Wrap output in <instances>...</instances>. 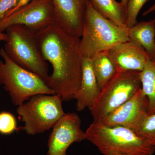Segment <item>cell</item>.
Instances as JSON below:
<instances>
[{
  "instance_id": "obj_1",
  "label": "cell",
  "mask_w": 155,
  "mask_h": 155,
  "mask_svg": "<svg viewBox=\"0 0 155 155\" xmlns=\"http://www.w3.org/2000/svg\"><path fill=\"white\" fill-rule=\"evenodd\" d=\"M35 35L42 55L53 68L47 84L63 101L72 99L81 81V38L67 33L56 21Z\"/></svg>"
},
{
  "instance_id": "obj_2",
  "label": "cell",
  "mask_w": 155,
  "mask_h": 155,
  "mask_svg": "<svg viewBox=\"0 0 155 155\" xmlns=\"http://www.w3.org/2000/svg\"><path fill=\"white\" fill-rule=\"evenodd\" d=\"M128 31L127 27L119 26L102 15L90 2L81 38V55L91 59L98 53L130 40Z\"/></svg>"
},
{
  "instance_id": "obj_3",
  "label": "cell",
  "mask_w": 155,
  "mask_h": 155,
  "mask_svg": "<svg viewBox=\"0 0 155 155\" xmlns=\"http://www.w3.org/2000/svg\"><path fill=\"white\" fill-rule=\"evenodd\" d=\"M86 140L104 155L118 153L125 155H153L155 148L135 131L121 126H110L93 122Z\"/></svg>"
},
{
  "instance_id": "obj_4",
  "label": "cell",
  "mask_w": 155,
  "mask_h": 155,
  "mask_svg": "<svg viewBox=\"0 0 155 155\" xmlns=\"http://www.w3.org/2000/svg\"><path fill=\"white\" fill-rule=\"evenodd\" d=\"M7 39L4 49L11 61L33 72L46 83L49 75L46 61L42 55L36 32L24 25H14L5 29Z\"/></svg>"
},
{
  "instance_id": "obj_5",
  "label": "cell",
  "mask_w": 155,
  "mask_h": 155,
  "mask_svg": "<svg viewBox=\"0 0 155 155\" xmlns=\"http://www.w3.org/2000/svg\"><path fill=\"white\" fill-rule=\"evenodd\" d=\"M0 84L8 93L14 105L19 106L38 94H55L44 80L36 74L11 61L4 48L0 49Z\"/></svg>"
},
{
  "instance_id": "obj_6",
  "label": "cell",
  "mask_w": 155,
  "mask_h": 155,
  "mask_svg": "<svg viewBox=\"0 0 155 155\" xmlns=\"http://www.w3.org/2000/svg\"><path fill=\"white\" fill-rule=\"evenodd\" d=\"M63 100L58 94H38L18 106L17 113L24 126L18 128L29 135L43 133L52 128L65 113Z\"/></svg>"
},
{
  "instance_id": "obj_7",
  "label": "cell",
  "mask_w": 155,
  "mask_h": 155,
  "mask_svg": "<svg viewBox=\"0 0 155 155\" xmlns=\"http://www.w3.org/2000/svg\"><path fill=\"white\" fill-rule=\"evenodd\" d=\"M140 72H117L114 78L102 90L96 101L89 110L93 122H101L141 89Z\"/></svg>"
},
{
  "instance_id": "obj_8",
  "label": "cell",
  "mask_w": 155,
  "mask_h": 155,
  "mask_svg": "<svg viewBox=\"0 0 155 155\" xmlns=\"http://www.w3.org/2000/svg\"><path fill=\"white\" fill-rule=\"evenodd\" d=\"M55 21L52 0H31L0 21V32L11 25H21L36 32Z\"/></svg>"
},
{
  "instance_id": "obj_9",
  "label": "cell",
  "mask_w": 155,
  "mask_h": 155,
  "mask_svg": "<svg viewBox=\"0 0 155 155\" xmlns=\"http://www.w3.org/2000/svg\"><path fill=\"white\" fill-rule=\"evenodd\" d=\"M81 120L75 113L65 114L52 127L48 143L49 155H67L72 143L86 140V134L81 128Z\"/></svg>"
},
{
  "instance_id": "obj_10",
  "label": "cell",
  "mask_w": 155,
  "mask_h": 155,
  "mask_svg": "<svg viewBox=\"0 0 155 155\" xmlns=\"http://www.w3.org/2000/svg\"><path fill=\"white\" fill-rule=\"evenodd\" d=\"M148 100L140 89L99 122L107 126H123L136 131L148 115Z\"/></svg>"
},
{
  "instance_id": "obj_11",
  "label": "cell",
  "mask_w": 155,
  "mask_h": 155,
  "mask_svg": "<svg viewBox=\"0 0 155 155\" xmlns=\"http://www.w3.org/2000/svg\"><path fill=\"white\" fill-rule=\"evenodd\" d=\"M55 19L64 31L81 37L87 4L90 0H52Z\"/></svg>"
},
{
  "instance_id": "obj_12",
  "label": "cell",
  "mask_w": 155,
  "mask_h": 155,
  "mask_svg": "<svg viewBox=\"0 0 155 155\" xmlns=\"http://www.w3.org/2000/svg\"><path fill=\"white\" fill-rule=\"evenodd\" d=\"M108 53L119 71L141 72L147 62L151 60L143 48L129 40L114 46Z\"/></svg>"
},
{
  "instance_id": "obj_13",
  "label": "cell",
  "mask_w": 155,
  "mask_h": 155,
  "mask_svg": "<svg viewBox=\"0 0 155 155\" xmlns=\"http://www.w3.org/2000/svg\"><path fill=\"white\" fill-rule=\"evenodd\" d=\"M101 91L92 67L91 59L83 57L80 85L73 97L76 101L77 110L83 111L86 108L90 110L96 101Z\"/></svg>"
},
{
  "instance_id": "obj_14",
  "label": "cell",
  "mask_w": 155,
  "mask_h": 155,
  "mask_svg": "<svg viewBox=\"0 0 155 155\" xmlns=\"http://www.w3.org/2000/svg\"><path fill=\"white\" fill-rule=\"evenodd\" d=\"M128 31L130 40L141 47L155 61V19L137 22Z\"/></svg>"
},
{
  "instance_id": "obj_15",
  "label": "cell",
  "mask_w": 155,
  "mask_h": 155,
  "mask_svg": "<svg viewBox=\"0 0 155 155\" xmlns=\"http://www.w3.org/2000/svg\"><path fill=\"white\" fill-rule=\"evenodd\" d=\"M91 62L97 82L102 90L117 74V69L108 51L97 54L91 58Z\"/></svg>"
},
{
  "instance_id": "obj_16",
  "label": "cell",
  "mask_w": 155,
  "mask_h": 155,
  "mask_svg": "<svg viewBox=\"0 0 155 155\" xmlns=\"http://www.w3.org/2000/svg\"><path fill=\"white\" fill-rule=\"evenodd\" d=\"M90 2L94 8L106 18L119 26L127 27L126 8L121 2L116 0H90Z\"/></svg>"
},
{
  "instance_id": "obj_17",
  "label": "cell",
  "mask_w": 155,
  "mask_h": 155,
  "mask_svg": "<svg viewBox=\"0 0 155 155\" xmlns=\"http://www.w3.org/2000/svg\"><path fill=\"white\" fill-rule=\"evenodd\" d=\"M140 77L142 91L148 100V115L155 114V61L147 62Z\"/></svg>"
},
{
  "instance_id": "obj_18",
  "label": "cell",
  "mask_w": 155,
  "mask_h": 155,
  "mask_svg": "<svg viewBox=\"0 0 155 155\" xmlns=\"http://www.w3.org/2000/svg\"><path fill=\"white\" fill-rule=\"evenodd\" d=\"M135 132L155 148V114L148 115Z\"/></svg>"
},
{
  "instance_id": "obj_19",
  "label": "cell",
  "mask_w": 155,
  "mask_h": 155,
  "mask_svg": "<svg viewBox=\"0 0 155 155\" xmlns=\"http://www.w3.org/2000/svg\"><path fill=\"white\" fill-rule=\"evenodd\" d=\"M149 0H127L126 7V24L127 28L137 22V16L143 5Z\"/></svg>"
},
{
  "instance_id": "obj_20",
  "label": "cell",
  "mask_w": 155,
  "mask_h": 155,
  "mask_svg": "<svg viewBox=\"0 0 155 155\" xmlns=\"http://www.w3.org/2000/svg\"><path fill=\"white\" fill-rule=\"evenodd\" d=\"M18 130L17 120L14 115L8 112L0 113V133L8 135Z\"/></svg>"
},
{
  "instance_id": "obj_21",
  "label": "cell",
  "mask_w": 155,
  "mask_h": 155,
  "mask_svg": "<svg viewBox=\"0 0 155 155\" xmlns=\"http://www.w3.org/2000/svg\"><path fill=\"white\" fill-rule=\"evenodd\" d=\"M19 0H0V21L4 19L9 11L14 8Z\"/></svg>"
},
{
  "instance_id": "obj_22",
  "label": "cell",
  "mask_w": 155,
  "mask_h": 155,
  "mask_svg": "<svg viewBox=\"0 0 155 155\" xmlns=\"http://www.w3.org/2000/svg\"><path fill=\"white\" fill-rule=\"evenodd\" d=\"M31 1V0H19V2L17 3V5L15 6L14 8L12 9L11 11H9V12H8V14H6L5 17L8 16V15H10V14L17 11V10L20 8H21L22 6L25 5L26 4H28Z\"/></svg>"
},
{
  "instance_id": "obj_23",
  "label": "cell",
  "mask_w": 155,
  "mask_h": 155,
  "mask_svg": "<svg viewBox=\"0 0 155 155\" xmlns=\"http://www.w3.org/2000/svg\"><path fill=\"white\" fill-rule=\"evenodd\" d=\"M155 11V4L153 5L152 6H151L150 7L147 9L146 11H145L144 13H143V16H146L148 14H150V13H152L153 12Z\"/></svg>"
},
{
  "instance_id": "obj_24",
  "label": "cell",
  "mask_w": 155,
  "mask_h": 155,
  "mask_svg": "<svg viewBox=\"0 0 155 155\" xmlns=\"http://www.w3.org/2000/svg\"><path fill=\"white\" fill-rule=\"evenodd\" d=\"M7 39V35L6 33L3 32H0V41H5Z\"/></svg>"
},
{
  "instance_id": "obj_25",
  "label": "cell",
  "mask_w": 155,
  "mask_h": 155,
  "mask_svg": "<svg viewBox=\"0 0 155 155\" xmlns=\"http://www.w3.org/2000/svg\"><path fill=\"white\" fill-rule=\"evenodd\" d=\"M108 155H125L123 154L120 153H111L109 154Z\"/></svg>"
},
{
  "instance_id": "obj_26",
  "label": "cell",
  "mask_w": 155,
  "mask_h": 155,
  "mask_svg": "<svg viewBox=\"0 0 155 155\" xmlns=\"http://www.w3.org/2000/svg\"><path fill=\"white\" fill-rule=\"evenodd\" d=\"M121 2L125 5V8H126V5H127V0H121Z\"/></svg>"
},
{
  "instance_id": "obj_27",
  "label": "cell",
  "mask_w": 155,
  "mask_h": 155,
  "mask_svg": "<svg viewBox=\"0 0 155 155\" xmlns=\"http://www.w3.org/2000/svg\"><path fill=\"white\" fill-rule=\"evenodd\" d=\"M48 155V154H47V155Z\"/></svg>"
}]
</instances>
